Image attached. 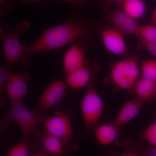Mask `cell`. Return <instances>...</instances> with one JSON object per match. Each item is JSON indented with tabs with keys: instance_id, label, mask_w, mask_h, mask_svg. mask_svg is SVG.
<instances>
[{
	"instance_id": "6da1fadb",
	"label": "cell",
	"mask_w": 156,
	"mask_h": 156,
	"mask_svg": "<svg viewBox=\"0 0 156 156\" xmlns=\"http://www.w3.org/2000/svg\"><path fill=\"white\" fill-rule=\"evenodd\" d=\"M89 30L87 23L74 19L50 27L44 31L32 43L25 46L18 63L26 66L33 55L59 49L74 43L87 36Z\"/></svg>"
},
{
	"instance_id": "7a4b0ae2",
	"label": "cell",
	"mask_w": 156,
	"mask_h": 156,
	"mask_svg": "<svg viewBox=\"0 0 156 156\" xmlns=\"http://www.w3.org/2000/svg\"><path fill=\"white\" fill-rule=\"evenodd\" d=\"M44 119L35 112L29 109L21 101L11 104L6 124L9 125L11 122L16 123L22 133L21 140L30 144L36 127L42 124Z\"/></svg>"
},
{
	"instance_id": "3957f363",
	"label": "cell",
	"mask_w": 156,
	"mask_h": 156,
	"mask_svg": "<svg viewBox=\"0 0 156 156\" xmlns=\"http://www.w3.org/2000/svg\"><path fill=\"white\" fill-rule=\"evenodd\" d=\"M140 71L139 59L134 56L115 62L111 68L110 76L117 87L128 90L134 89Z\"/></svg>"
},
{
	"instance_id": "277c9868",
	"label": "cell",
	"mask_w": 156,
	"mask_h": 156,
	"mask_svg": "<svg viewBox=\"0 0 156 156\" xmlns=\"http://www.w3.org/2000/svg\"><path fill=\"white\" fill-rule=\"evenodd\" d=\"M30 27L27 21L19 23L12 31L7 32L2 29L0 30V37L3 43V51L5 59L11 68L19 63L25 49V46L22 44L20 36Z\"/></svg>"
},
{
	"instance_id": "5b68a950",
	"label": "cell",
	"mask_w": 156,
	"mask_h": 156,
	"mask_svg": "<svg viewBox=\"0 0 156 156\" xmlns=\"http://www.w3.org/2000/svg\"><path fill=\"white\" fill-rule=\"evenodd\" d=\"M104 104L99 93L93 87L87 89L82 98L80 111L87 130L94 128L102 115Z\"/></svg>"
},
{
	"instance_id": "8992f818",
	"label": "cell",
	"mask_w": 156,
	"mask_h": 156,
	"mask_svg": "<svg viewBox=\"0 0 156 156\" xmlns=\"http://www.w3.org/2000/svg\"><path fill=\"white\" fill-rule=\"evenodd\" d=\"M42 125L44 131L58 137L70 145L74 136L72 122L70 118L64 113L56 112L55 114L44 118Z\"/></svg>"
},
{
	"instance_id": "52a82bcc",
	"label": "cell",
	"mask_w": 156,
	"mask_h": 156,
	"mask_svg": "<svg viewBox=\"0 0 156 156\" xmlns=\"http://www.w3.org/2000/svg\"><path fill=\"white\" fill-rule=\"evenodd\" d=\"M67 85L61 80L54 81L46 87L40 96L36 112L42 118L61 102L67 92Z\"/></svg>"
},
{
	"instance_id": "ba28073f",
	"label": "cell",
	"mask_w": 156,
	"mask_h": 156,
	"mask_svg": "<svg viewBox=\"0 0 156 156\" xmlns=\"http://www.w3.org/2000/svg\"><path fill=\"white\" fill-rule=\"evenodd\" d=\"M36 147L51 155L60 156L74 151L75 145L68 144L46 131H35L33 136Z\"/></svg>"
},
{
	"instance_id": "9c48e42d",
	"label": "cell",
	"mask_w": 156,
	"mask_h": 156,
	"mask_svg": "<svg viewBox=\"0 0 156 156\" xmlns=\"http://www.w3.org/2000/svg\"><path fill=\"white\" fill-rule=\"evenodd\" d=\"M30 80V76L28 73H12L7 83L5 90L6 95L11 104L22 101L27 94L29 81Z\"/></svg>"
},
{
	"instance_id": "30bf717a",
	"label": "cell",
	"mask_w": 156,
	"mask_h": 156,
	"mask_svg": "<svg viewBox=\"0 0 156 156\" xmlns=\"http://www.w3.org/2000/svg\"><path fill=\"white\" fill-rule=\"evenodd\" d=\"M101 40L105 48L108 52L117 55L123 56L128 52L124 34L115 29L107 28L102 31Z\"/></svg>"
},
{
	"instance_id": "8fae6325",
	"label": "cell",
	"mask_w": 156,
	"mask_h": 156,
	"mask_svg": "<svg viewBox=\"0 0 156 156\" xmlns=\"http://www.w3.org/2000/svg\"><path fill=\"white\" fill-rule=\"evenodd\" d=\"M65 74L86 66V53L80 45L73 44L65 53L62 61Z\"/></svg>"
},
{
	"instance_id": "7c38bea8",
	"label": "cell",
	"mask_w": 156,
	"mask_h": 156,
	"mask_svg": "<svg viewBox=\"0 0 156 156\" xmlns=\"http://www.w3.org/2000/svg\"><path fill=\"white\" fill-rule=\"evenodd\" d=\"M144 101L136 97L126 101L119 111L114 124L119 128L134 119L141 111Z\"/></svg>"
},
{
	"instance_id": "4fadbf2b",
	"label": "cell",
	"mask_w": 156,
	"mask_h": 156,
	"mask_svg": "<svg viewBox=\"0 0 156 156\" xmlns=\"http://www.w3.org/2000/svg\"><path fill=\"white\" fill-rule=\"evenodd\" d=\"M91 70L86 66L66 74L65 82L67 87L80 89L88 86L92 79Z\"/></svg>"
},
{
	"instance_id": "5bb4252c",
	"label": "cell",
	"mask_w": 156,
	"mask_h": 156,
	"mask_svg": "<svg viewBox=\"0 0 156 156\" xmlns=\"http://www.w3.org/2000/svg\"><path fill=\"white\" fill-rule=\"evenodd\" d=\"M119 128L114 124H105L95 127L94 134L98 142L101 145H110L115 141L118 136Z\"/></svg>"
},
{
	"instance_id": "9a60e30c",
	"label": "cell",
	"mask_w": 156,
	"mask_h": 156,
	"mask_svg": "<svg viewBox=\"0 0 156 156\" xmlns=\"http://www.w3.org/2000/svg\"><path fill=\"white\" fill-rule=\"evenodd\" d=\"M136 97L144 101L150 99L156 93V81L141 77L134 87Z\"/></svg>"
},
{
	"instance_id": "2e32d148",
	"label": "cell",
	"mask_w": 156,
	"mask_h": 156,
	"mask_svg": "<svg viewBox=\"0 0 156 156\" xmlns=\"http://www.w3.org/2000/svg\"><path fill=\"white\" fill-rule=\"evenodd\" d=\"M122 9L129 17L136 20L143 17L146 12L143 0H126L122 2Z\"/></svg>"
},
{
	"instance_id": "e0dca14e",
	"label": "cell",
	"mask_w": 156,
	"mask_h": 156,
	"mask_svg": "<svg viewBox=\"0 0 156 156\" xmlns=\"http://www.w3.org/2000/svg\"><path fill=\"white\" fill-rule=\"evenodd\" d=\"M141 43L156 41V26L153 24L140 25L135 35Z\"/></svg>"
},
{
	"instance_id": "ac0fdd59",
	"label": "cell",
	"mask_w": 156,
	"mask_h": 156,
	"mask_svg": "<svg viewBox=\"0 0 156 156\" xmlns=\"http://www.w3.org/2000/svg\"><path fill=\"white\" fill-rule=\"evenodd\" d=\"M109 20L112 28L120 31L128 19L129 16L122 10L112 11L109 14Z\"/></svg>"
},
{
	"instance_id": "d6986e66",
	"label": "cell",
	"mask_w": 156,
	"mask_h": 156,
	"mask_svg": "<svg viewBox=\"0 0 156 156\" xmlns=\"http://www.w3.org/2000/svg\"><path fill=\"white\" fill-rule=\"evenodd\" d=\"M122 144V146H128L133 148L142 156H156V147L145 146L137 141L131 140L123 141Z\"/></svg>"
},
{
	"instance_id": "ffe728a7",
	"label": "cell",
	"mask_w": 156,
	"mask_h": 156,
	"mask_svg": "<svg viewBox=\"0 0 156 156\" xmlns=\"http://www.w3.org/2000/svg\"><path fill=\"white\" fill-rule=\"evenodd\" d=\"M11 69H8L3 66L0 67V98L1 106H3L5 103L6 88L9 78L12 73Z\"/></svg>"
},
{
	"instance_id": "44dd1931",
	"label": "cell",
	"mask_w": 156,
	"mask_h": 156,
	"mask_svg": "<svg viewBox=\"0 0 156 156\" xmlns=\"http://www.w3.org/2000/svg\"><path fill=\"white\" fill-rule=\"evenodd\" d=\"M140 70L143 77L156 81V60L149 59L143 61Z\"/></svg>"
},
{
	"instance_id": "7402d4cb",
	"label": "cell",
	"mask_w": 156,
	"mask_h": 156,
	"mask_svg": "<svg viewBox=\"0 0 156 156\" xmlns=\"http://www.w3.org/2000/svg\"><path fill=\"white\" fill-rule=\"evenodd\" d=\"M30 144L24 140H20L13 147L5 156H30L31 149Z\"/></svg>"
},
{
	"instance_id": "603a6c76",
	"label": "cell",
	"mask_w": 156,
	"mask_h": 156,
	"mask_svg": "<svg viewBox=\"0 0 156 156\" xmlns=\"http://www.w3.org/2000/svg\"><path fill=\"white\" fill-rule=\"evenodd\" d=\"M141 136L151 146L156 147V120L146 128Z\"/></svg>"
},
{
	"instance_id": "cb8c5ba5",
	"label": "cell",
	"mask_w": 156,
	"mask_h": 156,
	"mask_svg": "<svg viewBox=\"0 0 156 156\" xmlns=\"http://www.w3.org/2000/svg\"><path fill=\"white\" fill-rule=\"evenodd\" d=\"M123 147L125 149L122 152L119 154L113 151L108 153L105 156H142L131 147L126 145H124Z\"/></svg>"
},
{
	"instance_id": "d4e9b609",
	"label": "cell",
	"mask_w": 156,
	"mask_h": 156,
	"mask_svg": "<svg viewBox=\"0 0 156 156\" xmlns=\"http://www.w3.org/2000/svg\"><path fill=\"white\" fill-rule=\"evenodd\" d=\"M146 50L156 58V41L152 42H142Z\"/></svg>"
},
{
	"instance_id": "484cf974",
	"label": "cell",
	"mask_w": 156,
	"mask_h": 156,
	"mask_svg": "<svg viewBox=\"0 0 156 156\" xmlns=\"http://www.w3.org/2000/svg\"><path fill=\"white\" fill-rule=\"evenodd\" d=\"M30 156H56L51 155L36 147L31 149Z\"/></svg>"
},
{
	"instance_id": "4316f807",
	"label": "cell",
	"mask_w": 156,
	"mask_h": 156,
	"mask_svg": "<svg viewBox=\"0 0 156 156\" xmlns=\"http://www.w3.org/2000/svg\"><path fill=\"white\" fill-rule=\"evenodd\" d=\"M151 23L153 25L156 26V5L151 16Z\"/></svg>"
},
{
	"instance_id": "83f0119b",
	"label": "cell",
	"mask_w": 156,
	"mask_h": 156,
	"mask_svg": "<svg viewBox=\"0 0 156 156\" xmlns=\"http://www.w3.org/2000/svg\"><path fill=\"white\" fill-rule=\"evenodd\" d=\"M46 0H21L23 2H26L28 3H38L41 2H44Z\"/></svg>"
},
{
	"instance_id": "f1b7e54d",
	"label": "cell",
	"mask_w": 156,
	"mask_h": 156,
	"mask_svg": "<svg viewBox=\"0 0 156 156\" xmlns=\"http://www.w3.org/2000/svg\"><path fill=\"white\" fill-rule=\"evenodd\" d=\"M58 1H61V2H65L67 3H73L74 2L77 0H58Z\"/></svg>"
},
{
	"instance_id": "f546056e",
	"label": "cell",
	"mask_w": 156,
	"mask_h": 156,
	"mask_svg": "<svg viewBox=\"0 0 156 156\" xmlns=\"http://www.w3.org/2000/svg\"><path fill=\"white\" fill-rule=\"evenodd\" d=\"M108 1L112 2H123L126 0H108Z\"/></svg>"
},
{
	"instance_id": "4dcf8cb0",
	"label": "cell",
	"mask_w": 156,
	"mask_h": 156,
	"mask_svg": "<svg viewBox=\"0 0 156 156\" xmlns=\"http://www.w3.org/2000/svg\"><path fill=\"white\" fill-rule=\"evenodd\" d=\"M7 0H1V5H3L4 4H5Z\"/></svg>"
},
{
	"instance_id": "1f68e13d",
	"label": "cell",
	"mask_w": 156,
	"mask_h": 156,
	"mask_svg": "<svg viewBox=\"0 0 156 156\" xmlns=\"http://www.w3.org/2000/svg\"></svg>"
}]
</instances>
